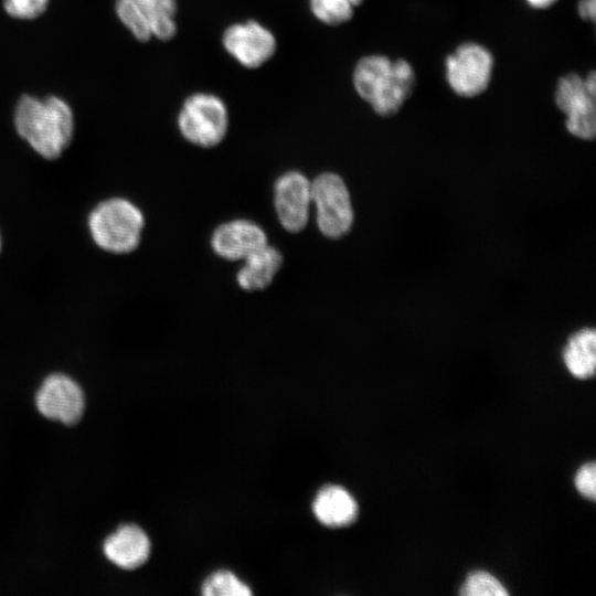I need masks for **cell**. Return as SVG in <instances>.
Wrapping results in <instances>:
<instances>
[{
  "label": "cell",
  "instance_id": "6da1fadb",
  "mask_svg": "<svg viewBox=\"0 0 596 596\" xmlns=\"http://www.w3.org/2000/svg\"><path fill=\"white\" fill-rule=\"evenodd\" d=\"M18 135L41 157L58 158L74 136V115L70 105L57 96L44 99L23 95L14 110Z\"/></svg>",
  "mask_w": 596,
  "mask_h": 596
},
{
  "label": "cell",
  "instance_id": "7a4b0ae2",
  "mask_svg": "<svg viewBox=\"0 0 596 596\" xmlns=\"http://www.w3.org/2000/svg\"><path fill=\"white\" fill-rule=\"evenodd\" d=\"M143 226L140 209L124 198L100 201L87 217L93 242L100 249L117 255L131 253L138 247Z\"/></svg>",
  "mask_w": 596,
  "mask_h": 596
},
{
  "label": "cell",
  "instance_id": "3957f363",
  "mask_svg": "<svg viewBox=\"0 0 596 596\" xmlns=\"http://www.w3.org/2000/svg\"><path fill=\"white\" fill-rule=\"evenodd\" d=\"M554 103L565 115V128L574 137L593 140L596 136V73L586 76L567 73L554 91Z\"/></svg>",
  "mask_w": 596,
  "mask_h": 596
},
{
  "label": "cell",
  "instance_id": "277c9868",
  "mask_svg": "<svg viewBox=\"0 0 596 596\" xmlns=\"http://www.w3.org/2000/svg\"><path fill=\"white\" fill-rule=\"evenodd\" d=\"M494 56L485 45L467 41L445 58V75L450 89L464 98L483 94L492 78Z\"/></svg>",
  "mask_w": 596,
  "mask_h": 596
},
{
  "label": "cell",
  "instance_id": "5b68a950",
  "mask_svg": "<svg viewBox=\"0 0 596 596\" xmlns=\"http://www.w3.org/2000/svg\"><path fill=\"white\" fill-rule=\"evenodd\" d=\"M227 126L226 106L213 94L196 93L189 96L178 116L181 135L199 147L217 146L224 139Z\"/></svg>",
  "mask_w": 596,
  "mask_h": 596
},
{
  "label": "cell",
  "instance_id": "8992f818",
  "mask_svg": "<svg viewBox=\"0 0 596 596\" xmlns=\"http://www.w3.org/2000/svg\"><path fill=\"white\" fill-rule=\"evenodd\" d=\"M311 200L320 232L329 238L345 235L353 223L349 190L342 178L332 172L318 175L311 182Z\"/></svg>",
  "mask_w": 596,
  "mask_h": 596
},
{
  "label": "cell",
  "instance_id": "52a82bcc",
  "mask_svg": "<svg viewBox=\"0 0 596 596\" xmlns=\"http://www.w3.org/2000/svg\"><path fill=\"white\" fill-rule=\"evenodd\" d=\"M35 405L44 417L74 425L83 416L85 396L79 384L72 377L54 373L42 382L35 395Z\"/></svg>",
  "mask_w": 596,
  "mask_h": 596
},
{
  "label": "cell",
  "instance_id": "ba28073f",
  "mask_svg": "<svg viewBox=\"0 0 596 596\" xmlns=\"http://www.w3.org/2000/svg\"><path fill=\"white\" fill-rule=\"evenodd\" d=\"M222 42L226 52L247 68L260 67L277 49L274 34L256 21L232 24L224 31Z\"/></svg>",
  "mask_w": 596,
  "mask_h": 596
},
{
  "label": "cell",
  "instance_id": "9c48e42d",
  "mask_svg": "<svg viewBox=\"0 0 596 596\" xmlns=\"http://www.w3.org/2000/svg\"><path fill=\"white\" fill-rule=\"evenodd\" d=\"M274 203L283 227L291 233L300 232L309 219L311 182L298 171L281 174L275 182Z\"/></svg>",
  "mask_w": 596,
  "mask_h": 596
},
{
  "label": "cell",
  "instance_id": "30bf717a",
  "mask_svg": "<svg viewBox=\"0 0 596 596\" xmlns=\"http://www.w3.org/2000/svg\"><path fill=\"white\" fill-rule=\"evenodd\" d=\"M267 244L263 228L248 220L223 223L211 237V246L215 254L228 260H244Z\"/></svg>",
  "mask_w": 596,
  "mask_h": 596
},
{
  "label": "cell",
  "instance_id": "8fae6325",
  "mask_svg": "<svg viewBox=\"0 0 596 596\" xmlns=\"http://www.w3.org/2000/svg\"><path fill=\"white\" fill-rule=\"evenodd\" d=\"M105 556L124 570H134L150 554V541L146 532L136 524H124L104 541Z\"/></svg>",
  "mask_w": 596,
  "mask_h": 596
},
{
  "label": "cell",
  "instance_id": "7c38bea8",
  "mask_svg": "<svg viewBox=\"0 0 596 596\" xmlns=\"http://www.w3.org/2000/svg\"><path fill=\"white\" fill-rule=\"evenodd\" d=\"M416 85V74L412 64L404 58L393 61V75L387 87L376 96L370 106L381 117L396 115L411 97Z\"/></svg>",
  "mask_w": 596,
  "mask_h": 596
},
{
  "label": "cell",
  "instance_id": "4fadbf2b",
  "mask_svg": "<svg viewBox=\"0 0 596 596\" xmlns=\"http://www.w3.org/2000/svg\"><path fill=\"white\" fill-rule=\"evenodd\" d=\"M317 519L327 526L339 528L351 524L358 517V503L354 498L340 486L323 487L313 501Z\"/></svg>",
  "mask_w": 596,
  "mask_h": 596
},
{
  "label": "cell",
  "instance_id": "5bb4252c",
  "mask_svg": "<svg viewBox=\"0 0 596 596\" xmlns=\"http://www.w3.org/2000/svg\"><path fill=\"white\" fill-rule=\"evenodd\" d=\"M393 60L384 54L366 55L356 63L352 83L356 94L371 103L390 84L393 75Z\"/></svg>",
  "mask_w": 596,
  "mask_h": 596
},
{
  "label": "cell",
  "instance_id": "9a60e30c",
  "mask_svg": "<svg viewBox=\"0 0 596 596\" xmlns=\"http://www.w3.org/2000/svg\"><path fill=\"white\" fill-rule=\"evenodd\" d=\"M283 264L278 249L268 244L244 259L236 279L240 287L247 291L265 289L270 285Z\"/></svg>",
  "mask_w": 596,
  "mask_h": 596
},
{
  "label": "cell",
  "instance_id": "2e32d148",
  "mask_svg": "<svg viewBox=\"0 0 596 596\" xmlns=\"http://www.w3.org/2000/svg\"><path fill=\"white\" fill-rule=\"evenodd\" d=\"M567 370L577 379H589L595 374L596 334L592 328H584L567 341L563 351Z\"/></svg>",
  "mask_w": 596,
  "mask_h": 596
},
{
  "label": "cell",
  "instance_id": "e0dca14e",
  "mask_svg": "<svg viewBox=\"0 0 596 596\" xmlns=\"http://www.w3.org/2000/svg\"><path fill=\"white\" fill-rule=\"evenodd\" d=\"M205 596H245L251 595V588L231 571L214 572L202 584Z\"/></svg>",
  "mask_w": 596,
  "mask_h": 596
},
{
  "label": "cell",
  "instance_id": "ac0fdd59",
  "mask_svg": "<svg viewBox=\"0 0 596 596\" xmlns=\"http://www.w3.org/2000/svg\"><path fill=\"white\" fill-rule=\"evenodd\" d=\"M115 10L119 20L138 41L147 42L150 40L152 34L148 19L134 0H116Z\"/></svg>",
  "mask_w": 596,
  "mask_h": 596
},
{
  "label": "cell",
  "instance_id": "d6986e66",
  "mask_svg": "<svg viewBox=\"0 0 596 596\" xmlns=\"http://www.w3.org/2000/svg\"><path fill=\"white\" fill-rule=\"evenodd\" d=\"M312 14L328 25L349 22L354 13L348 0H309Z\"/></svg>",
  "mask_w": 596,
  "mask_h": 596
},
{
  "label": "cell",
  "instance_id": "ffe728a7",
  "mask_svg": "<svg viewBox=\"0 0 596 596\" xmlns=\"http://www.w3.org/2000/svg\"><path fill=\"white\" fill-rule=\"evenodd\" d=\"M459 594L465 596H505L509 592L492 574L475 571L467 576Z\"/></svg>",
  "mask_w": 596,
  "mask_h": 596
},
{
  "label": "cell",
  "instance_id": "44dd1931",
  "mask_svg": "<svg viewBox=\"0 0 596 596\" xmlns=\"http://www.w3.org/2000/svg\"><path fill=\"white\" fill-rule=\"evenodd\" d=\"M49 0H4L6 12L22 20H30L41 15L47 8Z\"/></svg>",
  "mask_w": 596,
  "mask_h": 596
},
{
  "label": "cell",
  "instance_id": "7402d4cb",
  "mask_svg": "<svg viewBox=\"0 0 596 596\" xmlns=\"http://www.w3.org/2000/svg\"><path fill=\"white\" fill-rule=\"evenodd\" d=\"M596 467L595 462H586L577 470L574 483L577 491L589 500H595Z\"/></svg>",
  "mask_w": 596,
  "mask_h": 596
},
{
  "label": "cell",
  "instance_id": "603a6c76",
  "mask_svg": "<svg viewBox=\"0 0 596 596\" xmlns=\"http://www.w3.org/2000/svg\"><path fill=\"white\" fill-rule=\"evenodd\" d=\"M596 0H578L577 14L584 21L594 23L596 13Z\"/></svg>",
  "mask_w": 596,
  "mask_h": 596
},
{
  "label": "cell",
  "instance_id": "cb8c5ba5",
  "mask_svg": "<svg viewBox=\"0 0 596 596\" xmlns=\"http://www.w3.org/2000/svg\"><path fill=\"white\" fill-rule=\"evenodd\" d=\"M529 7L536 10H545L554 6L558 0H524Z\"/></svg>",
  "mask_w": 596,
  "mask_h": 596
},
{
  "label": "cell",
  "instance_id": "d4e9b609",
  "mask_svg": "<svg viewBox=\"0 0 596 596\" xmlns=\"http://www.w3.org/2000/svg\"><path fill=\"white\" fill-rule=\"evenodd\" d=\"M348 1L351 3L353 8L362 4L363 2V0H348Z\"/></svg>",
  "mask_w": 596,
  "mask_h": 596
},
{
  "label": "cell",
  "instance_id": "484cf974",
  "mask_svg": "<svg viewBox=\"0 0 596 596\" xmlns=\"http://www.w3.org/2000/svg\"><path fill=\"white\" fill-rule=\"evenodd\" d=\"M1 247H2V238H1V234H0V252H1Z\"/></svg>",
  "mask_w": 596,
  "mask_h": 596
}]
</instances>
